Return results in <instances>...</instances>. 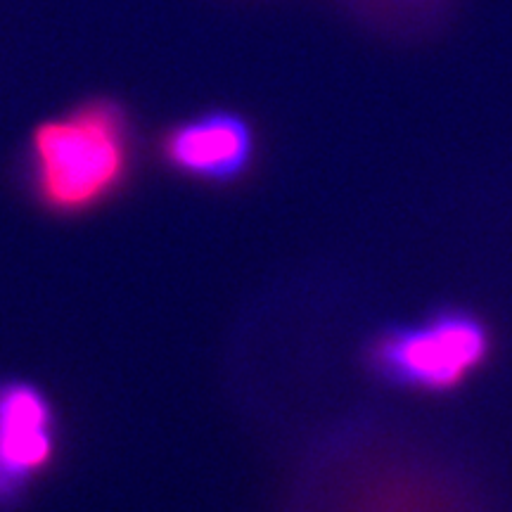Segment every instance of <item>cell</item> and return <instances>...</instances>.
Segmentation results:
<instances>
[{
  "label": "cell",
  "instance_id": "3957f363",
  "mask_svg": "<svg viewBox=\"0 0 512 512\" xmlns=\"http://www.w3.org/2000/svg\"><path fill=\"white\" fill-rule=\"evenodd\" d=\"M164 159L188 176L233 181L254 157V131L245 117L214 110L185 119L166 131Z\"/></svg>",
  "mask_w": 512,
  "mask_h": 512
},
{
  "label": "cell",
  "instance_id": "6da1fadb",
  "mask_svg": "<svg viewBox=\"0 0 512 512\" xmlns=\"http://www.w3.org/2000/svg\"><path fill=\"white\" fill-rule=\"evenodd\" d=\"M36 183L53 209L93 207L117 188L131 157V128L114 100L81 102L46 121L31 140Z\"/></svg>",
  "mask_w": 512,
  "mask_h": 512
},
{
  "label": "cell",
  "instance_id": "7a4b0ae2",
  "mask_svg": "<svg viewBox=\"0 0 512 512\" xmlns=\"http://www.w3.org/2000/svg\"><path fill=\"white\" fill-rule=\"evenodd\" d=\"M491 330L477 313L446 306L430 316L382 328L368 342L366 363L394 389L446 394L489 361Z\"/></svg>",
  "mask_w": 512,
  "mask_h": 512
},
{
  "label": "cell",
  "instance_id": "277c9868",
  "mask_svg": "<svg viewBox=\"0 0 512 512\" xmlns=\"http://www.w3.org/2000/svg\"><path fill=\"white\" fill-rule=\"evenodd\" d=\"M55 453V418L46 396L27 382L0 387V496L38 475Z\"/></svg>",
  "mask_w": 512,
  "mask_h": 512
},
{
  "label": "cell",
  "instance_id": "5b68a950",
  "mask_svg": "<svg viewBox=\"0 0 512 512\" xmlns=\"http://www.w3.org/2000/svg\"><path fill=\"white\" fill-rule=\"evenodd\" d=\"M363 27L382 36L415 38L446 17L453 0H342Z\"/></svg>",
  "mask_w": 512,
  "mask_h": 512
}]
</instances>
